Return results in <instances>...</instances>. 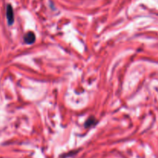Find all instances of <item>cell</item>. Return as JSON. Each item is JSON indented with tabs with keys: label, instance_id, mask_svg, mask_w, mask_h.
Listing matches in <instances>:
<instances>
[{
	"label": "cell",
	"instance_id": "cell-1",
	"mask_svg": "<svg viewBox=\"0 0 158 158\" xmlns=\"http://www.w3.org/2000/svg\"><path fill=\"white\" fill-rule=\"evenodd\" d=\"M6 19H7V22L9 26L13 24L14 23V11H13V8H12V5L11 4H7L6 6Z\"/></svg>",
	"mask_w": 158,
	"mask_h": 158
},
{
	"label": "cell",
	"instance_id": "cell-2",
	"mask_svg": "<svg viewBox=\"0 0 158 158\" xmlns=\"http://www.w3.org/2000/svg\"><path fill=\"white\" fill-rule=\"evenodd\" d=\"M35 35L32 32H29L24 35V42L26 44H32L35 42Z\"/></svg>",
	"mask_w": 158,
	"mask_h": 158
},
{
	"label": "cell",
	"instance_id": "cell-3",
	"mask_svg": "<svg viewBox=\"0 0 158 158\" xmlns=\"http://www.w3.org/2000/svg\"><path fill=\"white\" fill-rule=\"evenodd\" d=\"M96 123V120H95V119L94 118V117H90V118H89L87 120H86V127H90V126H92L93 124H94V123Z\"/></svg>",
	"mask_w": 158,
	"mask_h": 158
}]
</instances>
